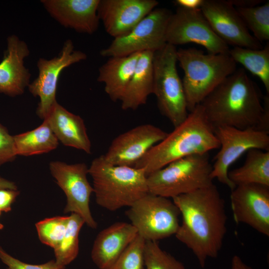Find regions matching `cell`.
Returning <instances> with one entry per match:
<instances>
[{"label": "cell", "mask_w": 269, "mask_h": 269, "mask_svg": "<svg viewBox=\"0 0 269 269\" xmlns=\"http://www.w3.org/2000/svg\"><path fill=\"white\" fill-rule=\"evenodd\" d=\"M200 9L214 32L228 45L255 49L263 47L229 0H203Z\"/></svg>", "instance_id": "cell-14"}, {"label": "cell", "mask_w": 269, "mask_h": 269, "mask_svg": "<svg viewBox=\"0 0 269 269\" xmlns=\"http://www.w3.org/2000/svg\"><path fill=\"white\" fill-rule=\"evenodd\" d=\"M88 166L85 163L67 164L60 161L49 163V169L67 198L64 213L79 215L88 227L96 229L97 223L92 215L89 203L94 192L87 179Z\"/></svg>", "instance_id": "cell-13"}, {"label": "cell", "mask_w": 269, "mask_h": 269, "mask_svg": "<svg viewBox=\"0 0 269 269\" xmlns=\"http://www.w3.org/2000/svg\"><path fill=\"white\" fill-rule=\"evenodd\" d=\"M140 54L110 57L99 68L97 81L104 83L105 91L112 101H121Z\"/></svg>", "instance_id": "cell-22"}, {"label": "cell", "mask_w": 269, "mask_h": 269, "mask_svg": "<svg viewBox=\"0 0 269 269\" xmlns=\"http://www.w3.org/2000/svg\"><path fill=\"white\" fill-rule=\"evenodd\" d=\"M88 173L97 204L109 211L130 207L148 193L143 168L114 165L101 155L92 161Z\"/></svg>", "instance_id": "cell-4"}, {"label": "cell", "mask_w": 269, "mask_h": 269, "mask_svg": "<svg viewBox=\"0 0 269 269\" xmlns=\"http://www.w3.org/2000/svg\"><path fill=\"white\" fill-rule=\"evenodd\" d=\"M177 60L184 72L182 82L189 112L237 69L228 54H205L195 48L177 49Z\"/></svg>", "instance_id": "cell-5"}, {"label": "cell", "mask_w": 269, "mask_h": 269, "mask_svg": "<svg viewBox=\"0 0 269 269\" xmlns=\"http://www.w3.org/2000/svg\"><path fill=\"white\" fill-rule=\"evenodd\" d=\"M248 30L260 42L269 40V1L251 7H235Z\"/></svg>", "instance_id": "cell-28"}, {"label": "cell", "mask_w": 269, "mask_h": 269, "mask_svg": "<svg viewBox=\"0 0 269 269\" xmlns=\"http://www.w3.org/2000/svg\"><path fill=\"white\" fill-rule=\"evenodd\" d=\"M167 134L150 124L137 126L115 137L103 155L112 164L134 167Z\"/></svg>", "instance_id": "cell-16"}, {"label": "cell", "mask_w": 269, "mask_h": 269, "mask_svg": "<svg viewBox=\"0 0 269 269\" xmlns=\"http://www.w3.org/2000/svg\"><path fill=\"white\" fill-rule=\"evenodd\" d=\"M146 241L137 235L108 269H145L144 249Z\"/></svg>", "instance_id": "cell-31"}, {"label": "cell", "mask_w": 269, "mask_h": 269, "mask_svg": "<svg viewBox=\"0 0 269 269\" xmlns=\"http://www.w3.org/2000/svg\"><path fill=\"white\" fill-rule=\"evenodd\" d=\"M68 216L45 218L35 224L40 241L53 249L60 243L65 234Z\"/></svg>", "instance_id": "cell-30"}, {"label": "cell", "mask_w": 269, "mask_h": 269, "mask_svg": "<svg viewBox=\"0 0 269 269\" xmlns=\"http://www.w3.org/2000/svg\"><path fill=\"white\" fill-rule=\"evenodd\" d=\"M84 224V220L76 214L71 213L68 216L64 237L54 249L57 264L65 267L76 258L79 253V234Z\"/></svg>", "instance_id": "cell-27"}, {"label": "cell", "mask_w": 269, "mask_h": 269, "mask_svg": "<svg viewBox=\"0 0 269 269\" xmlns=\"http://www.w3.org/2000/svg\"><path fill=\"white\" fill-rule=\"evenodd\" d=\"M214 129L220 150L214 158L211 177L232 190L236 186L228 177L230 167L250 149L269 151V133L256 128L239 129L226 126Z\"/></svg>", "instance_id": "cell-9"}, {"label": "cell", "mask_w": 269, "mask_h": 269, "mask_svg": "<svg viewBox=\"0 0 269 269\" xmlns=\"http://www.w3.org/2000/svg\"><path fill=\"white\" fill-rule=\"evenodd\" d=\"M85 53L75 50L71 39L66 40L58 55L49 60L40 58L37 62L38 76L28 86L29 92L38 97L36 114L43 120L57 102L56 94L59 76L65 68L87 59Z\"/></svg>", "instance_id": "cell-12"}, {"label": "cell", "mask_w": 269, "mask_h": 269, "mask_svg": "<svg viewBox=\"0 0 269 269\" xmlns=\"http://www.w3.org/2000/svg\"><path fill=\"white\" fill-rule=\"evenodd\" d=\"M6 43L0 62V93L14 97L22 95L30 83L31 74L24 64L30 50L27 43L15 34L8 36Z\"/></svg>", "instance_id": "cell-18"}, {"label": "cell", "mask_w": 269, "mask_h": 269, "mask_svg": "<svg viewBox=\"0 0 269 269\" xmlns=\"http://www.w3.org/2000/svg\"><path fill=\"white\" fill-rule=\"evenodd\" d=\"M138 235L131 223L118 222L102 230L97 236L91 258L99 269H108Z\"/></svg>", "instance_id": "cell-20"}, {"label": "cell", "mask_w": 269, "mask_h": 269, "mask_svg": "<svg viewBox=\"0 0 269 269\" xmlns=\"http://www.w3.org/2000/svg\"><path fill=\"white\" fill-rule=\"evenodd\" d=\"M235 7H251L260 5L264 2L262 0H230Z\"/></svg>", "instance_id": "cell-37"}, {"label": "cell", "mask_w": 269, "mask_h": 269, "mask_svg": "<svg viewBox=\"0 0 269 269\" xmlns=\"http://www.w3.org/2000/svg\"><path fill=\"white\" fill-rule=\"evenodd\" d=\"M172 14L165 8H154L128 34L114 38L107 47L100 51V55L109 58L160 50L167 44L165 34Z\"/></svg>", "instance_id": "cell-10"}, {"label": "cell", "mask_w": 269, "mask_h": 269, "mask_svg": "<svg viewBox=\"0 0 269 269\" xmlns=\"http://www.w3.org/2000/svg\"><path fill=\"white\" fill-rule=\"evenodd\" d=\"M229 55L263 83L267 94H269V45L261 49L233 47Z\"/></svg>", "instance_id": "cell-26"}, {"label": "cell", "mask_w": 269, "mask_h": 269, "mask_svg": "<svg viewBox=\"0 0 269 269\" xmlns=\"http://www.w3.org/2000/svg\"><path fill=\"white\" fill-rule=\"evenodd\" d=\"M200 104L214 128L226 126L257 129L264 113L263 97L241 68L227 77Z\"/></svg>", "instance_id": "cell-2"}, {"label": "cell", "mask_w": 269, "mask_h": 269, "mask_svg": "<svg viewBox=\"0 0 269 269\" xmlns=\"http://www.w3.org/2000/svg\"><path fill=\"white\" fill-rule=\"evenodd\" d=\"M269 94L263 97L264 113L257 129L269 133Z\"/></svg>", "instance_id": "cell-35"}, {"label": "cell", "mask_w": 269, "mask_h": 269, "mask_svg": "<svg viewBox=\"0 0 269 269\" xmlns=\"http://www.w3.org/2000/svg\"><path fill=\"white\" fill-rule=\"evenodd\" d=\"M176 46L167 43L154 53L153 93L158 109L176 127L188 115L182 80L178 75Z\"/></svg>", "instance_id": "cell-7"}, {"label": "cell", "mask_w": 269, "mask_h": 269, "mask_svg": "<svg viewBox=\"0 0 269 269\" xmlns=\"http://www.w3.org/2000/svg\"><path fill=\"white\" fill-rule=\"evenodd\" d=\"M144 261L145 269H186L181 262L162 250L157 241H146Z\"/></svg>", "instance_id": "cell-29"}, {"label": "cell", "mask_w": 269, "mask_h": 269, "mask_svg": "<svg viewBox=\"0 0 269 269\" xmlns=\"http://www.w3.org/2000/svg\"><path fill=\"white\" fill-rule=\"evenodd\" d=\"M172 200L182 217L175 236L204 268L208 259L218 256L227 233L224 199L213 183Z\"/></svg>", "instance_id": "cell-1"}, {"label": "cell", "mask_w": 269, "mask_h": 269, "mask_svg": "<svg viewBox=\"0 0 269 269\" xmlns=\"http://www.w3.org/2000/svg\"><path fill=\"white\" fill-rule=\"evenodd\" d=\"M0 214H1V211L0 210ZM4 227V226L3 225V224H2L0 222V230H1Z\"/></svg>", "instance_id": "cell-40"}, {"label": "cell", "mask_w": 269, "mask_h": 269, "mask_svg": "<svg viewBox=\"0 0 269 269\" xmlns=\"http://www.w3.org/2000/svg\"><path fill=\"white\" fill-rule=\"evenodd\" d=\"M0 260L8 269H65V267L57 264L52 260L40 265L29 264L13 257L0 246Z\"/></svg>", "instance_id": "cell-32"}, {"label": "cell", "mask_w": 269, "mask_h": 269, "mask_svg": "<svg viewBox=\"0 0 269 269\" xmlns=\"http://www.w3.org/2000/svg\"><path fill=\"white\" fill-rule=\"evenodd\" d=\"M228 175L235 186L258 184L269 186V151L250 149L244 164L229 171Z\"/></svg>", "instance_id": "cell-24"}, {"label": "cell", "mask_w": 269, "mask_h": 269, "mask_svg": "<svg viewBox=\"0 0 269 269\" xmlns=\"http://www.w3.org/2000/svg\"><path fill=\"white\" fill-rule=\"evenodd\" d=\"M231 206L234 221L248 225L269 236V186L238 185L231 190Z\"/></svg>", "instance_id": "cell-15"}, {"label": "cell", "mask_w": 269, "mask_h": 269, "mask_svg": "<svg viewBox=\"0 0 269 269\" xmlns=\"http://www.w3.org/2000/svg\"><path fill=\"white\" fill-rule=\"evenodd\" d=\"M19 193L17 190L0 189V210L1 212H7L11 210V205Z\"/></svg>", "instance_id": "cell-34"}, {"label": "cell", "mask_w": 269, "mask_h": 269, "mask_svg": "<svg viewBox=\"0 0 269 269\" xmlns=\"http://www.w3.org/2000/svg\"><path fill=\"white\" fill-rule=\"evenodd\" d=\"M219 147L214 127L199 104L134 167L143 168L147 176L174 161L193 154L207 153Z\"/></svg>", "instance_id": "cell-3"}, {"label": "cell", "mask_w": 269, "mask_h": 269, "mask_svg": "<svg viewBox=\"0 0 269 269\" xmlns=\"http://www.w3.org/2000/svg\"><path fill=\"white\" fill-rule=\"evenodd\" d=\"M154 53H140L133 76L121 100L124 110H135L145 104L148 96L153 93Z\"/></svg>", "instance_id": "cell-23"}, {"label": "cell", "mask_w": 269, "mask_h": 269, "mask_svg": "<svg viewBox=\"0 0 269 269\" xmlns=\"http://www.w3.org/2000/svg\"><path fill=\"white\" fill-rule=\"evenodd\" d=\"M126 215L145 241L175 235L180 225V213L172 200L149 193L129 207Z\"/></svg>", "instance_id": "cell-8"}, {"label": "cell", "mask_w": 269, "mask_h": 269, "mask_svg": "<svg viewBox=\"0 0 269 269\" xmlns=\"http://www.w3.org/2000/svg\"><path fill=\"white\" fill-rule=\"evenodd\" d=\"M31 131L13 136L17 155L30 156L47 153L56 149L59 140L47 119Z\"/></svg>", "instance_id": "cell-25"}, {"label": "cell", "mask_w": 269, "mask_h": 269, "mask_svg": "<svg viewBox=\"0 0 269 269\" xmlns=\"http://www.w3.org/2000/svg\"><path fill=\"white\" fill-rule=\"evenodd\" d=\"M230 269H254L250 266L247 265L241 258L237 255H234L231 260Z\"/></svg>", "instance_id": "cell-38"}, {"label": "cell", "mask_w": 269, "mask_h": 269, "mask_svg": "<svg viewBox=\"0 0 269 269\" xmlns=\"http://www.w3.org/2000/svg\"><path fill=\"white\" fill-rule=\"evenodd\" d=\"M0 189L17 190V187L14 182L6 179L0 176Z\"/></svg>", "instance_id": "cell-39"}, {"label": "cell", "mask_w": 269, "mask_h": 269, "mask_svg": "<svg viewBox=\"0 0 269 269\" xmlns=\"http://www.w3.org/2000/svg\"><path fill=\"white\" fill-rule=\"evenodd\" d=\"M203 0H176L174 3L177 6L189 9H200Z\"/></svg>", "instance_id": "cell-36"}, {"label": "cell", "mask_w": 269, "mask_h": 269, "mask_svg": "<svg viewBox=\"0 0 269 269\" xmlns=\"http://www.w3.org/2000/svg\"><path fill=\"white\" fill-rule=\"evenodd\" d=\"M100 0H42L49 15L66 28L92 34L99 27Z\"/></svg>", "instance_id": "cell-19"}, {"label": "cell", "mask_w": 269, "mask_h": 269, "mask_svg": "<svg viewBox=\"0 0 269 269\" xmlns=\"http://www.w3.org/2000/svg\"><path fill=\"white\" fill-rule=\"evenodd\" d=\"M165 39L173 46L193 43L204 47L209 53L228 54V45L214 32L200 8L177 6L168 22Z\"/></svg>", "instance_id": "cell-11"}, {"label": "cell", "mask_w": 269, "mask_h": 269, "mask_svg": "<svg viewBox=\"0 0 269 269\" xmlns=\"http://www.w3.org/2000/svg\"><path fill=\"white\" fill-rule=\"evenodd\" d=\"M155 0H100L98 15L114 38L128 34L158 4Z\"/></svg>", "instance_id": "cell-17"}, {"label": "cell", "mask_w": 269, "mask_h": 269, "mask_svg": "<svg viewBox=\"0 0 269 269\" xmlns=\"http://www.w3.org/2000/svg\"><path fill=\"white\" fill-rule=\"evenodd\" d=\"M45 119L63 144L91 153V142L84 122L80 116L68 111L57 102Z\"/></svg>", "instance_id": "cell-21"}, {"label": "cell", "mask_w": 269, "mask_h": 269, "mask_svg": "<svg viewBox=\"0 0 269 269\" xmlns=\"http://www.w3.org/2000/svg\"><path fill=\"white\" fill-rule=\"evenodd\" d=\"M208 153L174 161L147 176L148 193L172 199L213 184Z\"/></svg>", "instance_id": "cell-6"}, {"label": "cell", "mask_w": 269, "mask_h": 269, "mask_svg": "<svg viewBox=\"0 0 269 269\" xmlns=\"http://www.w3.org/2000/svg\"><path fill=\"white\" fill-rule=\"evenodd\" d=\"M16 155L13 136L0 123V166L13 160Z\"/></svg>", "instance_id": "cell-33"}]
</instances>
